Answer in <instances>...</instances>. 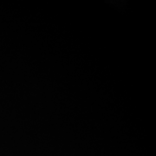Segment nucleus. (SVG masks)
Listing matches in <instances>:
<instances>
[]
</instances>
